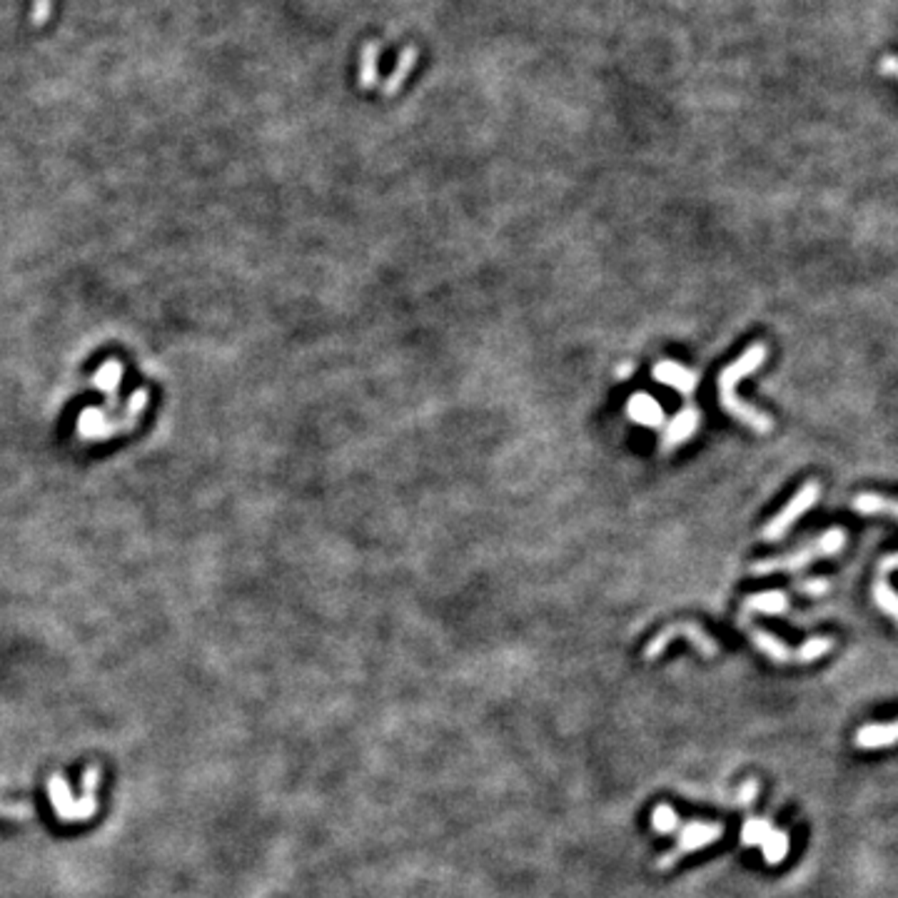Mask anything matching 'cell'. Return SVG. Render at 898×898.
<instances>
[{
    "label": "cell",
    "mask_w": 898,
    "mask_h": 898,
    "mask_svg": "<svg viewBox=\"0 0 898 898\" xmlns=\"http://www.w3.org/2000/svg\"><path fill=\"white\" fill-rule=\"evenodd\" d=\"M766 355H769L766 345L756 342V345H752V348L746 349L736 362H731L729 367L718 374V384H717L718 402H721V407H724L734 419H739V422H744L746 427H752L753 432H762V435L763 432H771L774 422H771V417L759 412V409L752 407V404L741 402L739 397H736V384H739L746 374H752V372L759 370L763 362H766Z\"/></svg>",
    "instance_id": "obj_1"
},
{
    "label": "cell",
    "mask_w": 898,
    "mask_h": 898,
    "mask_svg": "<svg viewBox=\"0 0 898 898\" xmlns=\"http://www.w3.org/2000/svg\"><path fill=\"white\" fill-rule=\"evenodd\" d=\"M102 784V766L101 763H90L83 774V797L75 798L70 786L66 781L63 771H53L48 779V798L57 821L63 823H85L95 814H98V788Z\"/></svg>",
    "instance_id": "obj_2"
},
{
    "label": "cell",
    "mask_w": 898,
    "mask_h": 898,
    "mask_svg": "<svg viewBox=\"0 0 898 898\" xmlns=\"http://www.w3.org/2000/svg\"><path fill=\"white\" fill-rule=\"evenodd\" d=\"M846 529L833 527L829 529L826 534H821L814 544H808L804 550L791 551V554H784V557H769V559L756 561L752 567V574H771V572H797V569H804L808 567L811 561L821 559V557H833L839 554L846 547Z\"/></svg>",
    "instance_id": "obj_3"
},
{
    "label": "cell",
    "mask_w": 898,
    "mask_h": 898,
    "mask_svg": "<svg viewBox=\"0 0 898 898\" xmlns=\"http://www.w3.org/2000/svg\"><path fill=\"white\" fill-rule=\"evenodd\" d=\"M682 836L676 839V846L672 851H666L662 858H656L654 868L656 871H669L674 866L684 858L686 853H694L699 849H704L709 843L718 841L724 836V823H704V821H691L686 826H679Z\"/></svg>",
    "instance_id": "obj_4"
},
{
    "label": "cell",
    "mask_w": 898,
    "mask_h": 898,
    "mask_svg": "<svg viewBox=\"0 0 898 898\" xmlns=\"http://www.w3.org/2000/svg\"><path fill=\"white\" fill-rule=\"evenodd\" d=\"M676 637H689V641L694 644L696 649L701 651L704 656H709V659H714L718 654V647H717V641L711 639L709 637L707 631L704 629L699 627V624H694V621H682V624H669V627L664 629V631H659L654 639L647 644V649H644V659L647 662H654L659 654H662L666 647H669V641H674Z\"/></svg>",
    "instance_id": "obj_5"
},
{
    "label": "cell",
    "mask_w": 898,
    "mask_h": 898,
    "mask_svg": "<svg viewBox=\"0 0 898 898\" xmlns=\"http://www.w3.org/2000/svg\"><path fill=\"white\" fill-rule=\"evenodd\" d=\"M819 497H821V484L816 482V480H811V482L804 484V487L794 494V499H791V502H788V505H786L784 509H781V512L763 527L762 537L766 539V541H779V539L784 537L786 532L791 529V524L797 522L798 516L804 515V512H808L811 506L819 502Z\"/></svg>",
    "instance_id": "obj_6"
},
{
    "label": "cell",
    "mask_w": 898,
    "mask_h": 898,
    "mask_svg": "<svg viewBox=\"0 0 898 898\" xmlns=\"http://www.w3.org/2000/svg\"><path fill=\"white\" fill-rule=\"evenodd\" d=\"M699 425H701V412L694 409V407H686L679 415H674L669 422H664V452H672L679 445L689 442L696 435Z\"/></svg>",
    "instance_id": "obj_7"
},
{
    "label": "cell",
    "mask_w": 898,
    "mask_h": 898,
    "mask_svg": "<svg viewBox=\"0 0 898 898\" xmlns=\"http://www.w3.org/2000/svg\"><path fill=\"white\" fill-rule=\"evenodd\" d=\"M651 374H654V380L662 382L666 387H672V390H676L679 394H684V397H691L696 390V384H699V374H696V372H691L689 367H682V365H676V362H669V359H664L659 365H654Z\"/></svg>",
    "instance_id": "obj_8"
},
{
    "label": "cell",
    "mask_w": 898,
    "mask_h": 898,
    "mask_svg": "<svg viewBox=\"0 0 898 898\" xmlns=\"http://www.w3.org/2000/svg\"><path fill=\"white\" fill-rule=\"evenodd\" d=\"M896 554H888L886 559L878 564V572H876V582H874V602L881 612H886L888 619H898V606H896V592L894 586L888 584V572L896 569Z\"/></svg>",
    "instance_id": "obj_9"
},
{
    "label": "cell",
    "mask_w": 898,
    "mask_h": 898,
    "mask_svg": "<svg viewBox=\"0 0 898 898\" xmlns=\"http://www.w3.org/2000/svg\"><path fill=\"white\" fill-rule=\"evenodd\" d=\"M627 415L637 422V425L651 427V429H659L664 427V409L662 404L656 402L651 394L647 392H634L629 397L627 402Z\"/></svg>",
    "instance_id": "obj_10"
},
{
    "label": "cell",
    "mask_w": 898,
    "mask_h": 898,
    "mask_svg": "<svg viewBox=\"0 0 898 898\" xmlns=\"http://www.w3.org/2000/svg\"><path fill=\"white\" fill-rule=\"evenodd\" d=\"M786 609H788V596L784 592H762V594H752L744 602L739 621L746 627L752 614H784Z\"/></svg>",
    "instance_id": "obj_11"
},
{
    "label": "cell",
    "mask_w": 898,
    "mask_h": 898,
    "mask_svg": "<svg viewBox=\"0 0 898 898\" xmlns=\"http://www.w3.org/2000/svg\"><path fill=\"white\" fill-rule=\"evenodd\" d=\"M896 744V724H866L864 729L853 734V746L856 749H886Z\"/></svg>",
    "instance_id": "obj_12"
},
{
    "label": "cell",
    "mask_w": 898,
    "mask_h": 898,
    "mask_svg": "<svg viewBox=\"0 0 898 898\" xmlns=\"http://www.w3.org/2000/svg\"><path fill=\"white\" fill-rule=\"evenodd\" d=\"M417 57H419V50H417L415 45H407V48L402 50V56H400V60H397V67L392 70V75H390V78H387V83L382 85V92H384L387 98H390V95H394L397 90L402 88L407 75L415 70Z\"/></svg>",
    "instance_id": "obj_13"
},
{
    "label": "cell",
    "mask_w": 898,
    "mask_h": 898,
    "mask_svg": "<svg viewBox=\"0 0 898 898\" xmlns=\"http://www.w3.org/2000/svg\"><path fill=\"white\" fill-rule=\"evenodd\" d=\"M380 56H382V45L377 43V40H370V43L365 45L362 60H359V88L365 90L380 88V85H377V80H380V75H377Z\"/></svg>",
    "instance_id": "obj_14"
},
{
    "label": "cell",
    "mask_w": 898,
    "mask_h": 898,
    "mask_svg": "<svg viewBox=\"0 0 898 898\" xmlns=\"http://www.w3.org/2000/svg\"><path fill=\"white\" fill-rule=\"evenodd\" d=\"M752 641L756 649H762L771 662L776 664H788L794 662V651L786 647L784 641H779L776 637H771L769 631H762V629H752Z\"/></svg>",
    "instance_id": "obj_15"
},
{
    "label": "cell",
    "mask_w": 898,
    "mask_h": 898,
    "mask_svg": "<svg viewBox=\"0 0 898 898\" xmlns=\"http://www.w3.org/2000/svg\"><path fill=\"white\" fill-rule=\"evenodd\" d=\"M851 509H853V512H858V515H888V516H896V505H894V499H888V497H881V494H871V492L853 497Z\"/></svg>",
    "instance_id": "obj_16"
},
{
    "label": "cell",
    "mask_w": 898,
    "mask_h": 898,
    "mask_svg": "<svg viewBox=\"0 0 898 898\" xmlns=\"http://www.w3.org/2000/svg\"><path fill=\"white\" fill-rule=\"evenodd\" d=\"M774 826L769 823L766 819H756V816H749L744 821V829H741V843L746 849H753V846H766L769 839L774 836Z\"/></svg>",
    "instance_id": "obj_17"
},
{
    "label": "cell",
    "mask_w": 898,
    "mask_h": 898,
    "mask_svg": "<svg viewBox=\"0 0 898 898\" xmlns=\"http://www.w3.org/2000/svg\"><path fill=\"white\" fill-rule=\"evenodd\" d=\"M833 649V639L831 637H811L808 641H804L797 651H794V662L797 664H811L826 656L829 651Z\"/></svg>",
    "instance_id": "obj_18"
},
{
    "label": "cell",
    "mask_w": 898,
    "mask_h": 898,
    "mask_svg": "<svg viewBox=\"0 0 898 898\" xmlns=\"http://www.w3.org/2000/svg\"><path fill=\"white\" fill-rule=\"evenodd\" d=\"M679 826H682V819L669 804H656L651 808V829L656 833H674L679 831Z\"/></svg>",
    "instance_id": "obj_19"
},
{
    "label": "cell",
    "mask_w": 898,
    "mask_h": 898,
    "mask_svg": "<svg viewBox=\"0 0 898 898\" xmlns=\"http://www.w3.org/2000/svg\"><path fill=\"white\" fill-rule=\"evenodd\" d=\"M763 851V861L769 866H779L786 858L788 853V833L786 831H774V836L769 839V843L762 849Z\"/></svg>",
    "instance_id": "obj_20"
},
{
    "label": "cell",
    "mask_w": 898,
    "mask_h": 898,
    "mask_svg": "<svg viewBox=\"0 0 898 898\" xmlns=\"http://www.w3.org/2000/svg\"><path fill=\"white\" fill-rule=\"evenodd\" d=\"M0 819L33 821L35 806L33 804H28V801H8V804H0Z\"/></svg>",
    "instance_id": "obj_21"
},
{
    "label": "cell",
    "mask_w": 898,
    "mask_h": 898,
    "mask_svg": "<svg viewBox=\"0 0 898 898\" xmlns=\"http://www.w3.org/2000/svg\"><path fill=\"white\" fill-rule=\"evenodd\" d=\"M829 579H806V582H801L798 584V589L804 592V594H811V596H821V594H826L829 592Z\"/></svg>",
    "instance_id": "obj_22"
},
{
    "label": "cell",
    "mask_w": 898,
    "mask_h": 898,
    "mask_svg": "<svg viewBox=\"0 0 898 898\" xmlns=\"http://www.w3.org/2000/svg\"><path fill=\"white\" fill-rule=\"evenodd\" d=\"M762 788V784L756 781V779H749L746 784L741 786L739 788V804L741 806H752V801H753V797H756V791Z\"/></svg>",
    "instance_id": "obj_23"
},
{
    "label": "cell",
    "mask_w": 898,
    "mask_h": 898,
    "mask_svg": "<svg viewBox=\"0 0 898 898\" xmlns=\"http://www.w3.org/2000/svg\"><path fill=\"white\" fill-rule=\"evenodd\" d=\"M50 0H35V8H33V22L35 25H43L48 18H50Z\"/></svg>",
    "instance_id": "obj_24"
},
{
    "label": "cell",
    "mask_w": 898,
    "mask_h": 898,
    "mask_svg": "<svg viewBox=\"0 0 898 898\" xmlns=\"http://www.w3.org/2000/svg\"><path fill=\"white\" fill-rule=\"evenodd\" d=\"M881 70L886 73L888 78H894V75H896V60H894V56L884 57V66H881Z\"/></svg>",
    "instance_id": "obj_25"
},
{
    "label": "cell",
    "mask_w": 898,
    "mask_h": 898,
    "mask_svg": "<svg viewBox=\"0 0 898 898\" xmlns=\"http://www.w3.org/2000/svg\"><path fill=\"white\" fill-rule=\"evenodd\" d=\"M631 370H634V365H631V362H624L621 367H617L614 374H617V380H627L629 374H631Z\"/></svg>",
    "instance_id": "obj_26"
}]
</instances>
